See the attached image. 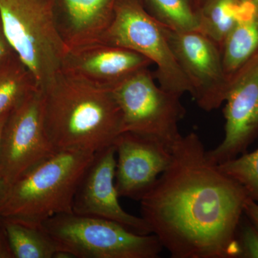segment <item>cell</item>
<instances>
[{
	"mask_svg": "<svg viewBox=\"0 0 258 258\" xmlns=\"http://www.w3.org/2000/svg\"><path fill=\"white\" fill-rule=\"evenodd\" d=\"M42 225L57 244L55 257L157 258L163 249L154 234L140 235L117 222L74 212Z\"/></svg>",
	"mask_w": 258,
	"mask_h": 258,
	"instance_id": "cell-5",
	"label": "cell"
},
{
	"mask_svg": "<svg viewBox=\"0 0 258 258\" xmlns=\"http://www.w3.org/2000/svg\"><path fill=\"white\" fill-rule=\"evenodd\" d=\"M249 198L190 133L173 146L167 169L139 200L141 217L173 258H238Z\"/></svg>",
	"mask_w": 258,
	"mask_h": 258,
	"instance_id": "cell-1",
	"label": "cell"
},
{
	"mask_svg": "<svg viewBox=\"0 0 258 258\" xmlns=\"http://www.w3.org/2000/svg\"><path fill=\"white\" fill-rule=\"evenodd\" d=\"M100 42L128 49L157 66L159 86L182 96L191 87L171 50L165 28L146 10L140 0H117L113 20Z\"/></svg>",
	"mask_w": 258,
	"mask_h": 258,
	"instance_id": "cell-6",
	"label": "cell"
},
{
	"mask_svg": "<svg viewBox=\"0 0 258 258\" xmlns=\"http://www.w3.org/2000/svg\"><path fill=\"white\" fill-rule=\"evenodd\" d=\"M225 102V137L207 152L217 165L247 152L257 138L258 52L231 78Z\"/></svg>",
	"mask_w": 258,
	"mask_h": 258,
	"instance_id": "cell-10",
	"label": "cell"
},
{
	"mask_svg": "<svg viewBox=\"0 0 258 258\" xmlns=\"http://www.w3.org/2000/svg\"><path fill=\"white\" fill-rule=\"evenodd\" d=\"M56 152L45 132L38 88L10 112L5 122L0 142L3 191Z\"/></svg>",
	"mask_w": 258,
	"mask_h": 258,
	"instance_id": "cell-8",
	"label": "cell"
},
{
	"mask_svg": "<svg viewBox=\"0 0 258 258\" xmlns=\"http://www.w3.org/2000/svg\"><path fill=\"white\" fill-rule=\"evenodd\" d=\"M239 1L250 5L258 14V0H239Z\"/></svg>",
	"mask_w": 258,
	"mask_h": 258,
	"instance_id": "cell-26",
	"label": "cell"
},
{
	"mask_svg": "<svg viewBox=\"0 0 258 258\" xmlns=\"http://www.w3.org/2000/svg\"><path fill=\"white\" fill-rule=\"evenodd\" d=\"M10 113H6V114L2 115L0 116V142H1V137L2 133H3V128H4V125L5 122H6L7 118H8V115H9ZM3 191V181H2L1 178V174H0V196H1L2 193Z\"/></svg>",
	"mask_w": 258,
	"mask_h": 258,
	"instance_id": "cell-25",
	"label": "cell"
},
{
	"mask_svg": "<svg viewBox=\"0 0 258 258\" xmlns=\"http://www.w3.org/2000/svg\"><path fill=\"white\" fill-rule=\"evenodd\" d=\"M1 222L15 258H53L58 252L57 244L43 225H25L8 220Z\"/></svg>",
	"mask_w": 258,
	"mask_h": 258,
	"instance_id": "cell-17",
	"label": "cell"
},
{
	"mask_svg": "<svg viewBox=\"0 0 258 258\" xmlns=\"http://www.w3.org/2000/svg\"><path fill=\"white\" fill-rule=\"evenodd\" d=\"M173 54L191 87L199 106L211 111L225 101L230 78L220 47L198 30L175 31L165 28Z\"/></svg>",
	"mask_w": 258,
	"mask_h": 258,
	"instance_id": "cell-9",
	"label": "cell"
},
{
	"mask_svg": "<svg viewBox=\"0 0 258 258\" xmlns=\"http://www.w3.org/2000/svg\"><path fill=\"white\" fill-rule=\"evenodd\" d=\"M7 40L43 89L60 74L67 47L56 19V0H0Z\"/></svg>",
	"mask_w": 258,
	"mask_h": 258,
	"instance_id": "cell-4",
	"label": "cell"
},
{
	"mask_svg": "<svg viewBox=\"0 0 258 258\" xmlns=\"http://www.w3.org/2000/svg\"><path fill=\"white\" fill-rule=\"evenodd\" d=\"M3 230V225H2L1 220H0V231Z\"/></svg>",
	"mask_w": 258,
	"mask_h": 258,
	"instance_id": "cell-27",
	"label": "cell"
},
{
	"mask_svg": "<svg viewBox=\"0 0 258 258\" xmlns=\"http://www.w3.org/2000/svg\"><path fill=\"white\" fill-rule=\"evenodd\" d=\"M115 184L122 198L140 200L171 160V149L157 139L123 132L115 140Z\"/></svg>",
	"mask_w": 258,
	"mask_h": 258,
	"instance_id": "cell-12",
	"label": "cell"
},
{
	"mask_svg": "<svg viewBox=\"0 0 258 258\" xmlns=\"http://www.w3.org/2000/svg\"><path fill=\"white\" fill-rule=\"evenodd\" d=\"M220 51L230 80L258 52V14L251 5L227 34Z\"/></svg>",
	"mask_w": 258,
	"mask_h": 258,
	"instance_id": "cell-15",
	"label": "cell"
},
{
	"mask_svg": "<svg viewBox=\"0 0 258 258\" xmlns=\"http://www.w3.org/2000/svg\"><path fill=\"white\" fill-rule=\"evenodd\" d=\"M249 5L239 0H198V31L220 48Z\"/></svg>",
	"mask_w": 258,
	"mask_h": 258,
	"instance_id": "cell-16",
	"label": "cell"
},
{
	"mask_svg": "<svg viewBox=\"0 0 258 258\" xmlns=\"http://www.w3.org/2000/svg\"><path fill=\"white\" fill-rule=\"evenodd\" d=\"M117 0H56L57 27L67 51L99 41L113 20Z\"/></svg>",
	"mask_w": 258,
	"mask_h": 258,
	"instance_id": "cell-14",
	"label": "cell"
},
{
	"mask_svg": "<svg viewBox=\"0 0 258 258\" xmlns=\"http://www.w3.org/2000/svg\"><path fill=\"white\" fill-rule=\"evenodd\" d=\"M0 258H15L8 243L5 231H0Z\"/></svg>",
	"mask_w": 258,
	"mask_h": 258,
	"instance_id": "cell-24",
	"label": "cell"
},
{
	"mask_svg": "<svg viewBox=\"0 0 258 258\" xmlns=\"http://www.w3.org/2000/svg\"><path fill=\"white\" fill-rule=\"evenodd\" d=\"M41 91L44 126L57 152H100L122 133L121 111L111 90L60 72Z\"/></svg>",
	"mask_w": 258,
	"mask_h": 258,
	"instance_id": "cell-2",
	"label": "cell"
},
{
	"mask_svg": "<svg viewBox=\"0 0 258 258\" xmlns=\"http://www.w3.org/2000/svg\"><path fill=\"white\" fill-rule=\"evenodd\" d=\"M164 28L175 31L198 30V0H140Z\"/></svg>",
	"mask_w": 258,
	"mask_h": 258,
	"instance_id": "cell-19",
	"label": "cell"
},
{
	"mask_svg": "<svg viewBox=\"0 0 258 258\" xmlns=\"http://www.w3.org/2000/svg\"><path fill=\"white\" fill-rule=\"evenodd\" d=\"M115 167L114 145L95 154L75 195L73 212L117 222L140 235L152 234L142 217L131 215L120 205L115 184Z\"/></svg>",
	"mask_w": 258,
	"mask_h": 258,
	"instance_id": "cell-11",
	"label": "cell"
},
{
	"mask_svg": "<svg viewBox=\"0 0 258 258\" xmlns=\"http://www.w3.org/2000/svg\"><path fill=\"white\" fill-rule=\"evenodd\" d=\"M244 215L258 230V203L249 198L244 205Z\"/></svg>",
	"mask_w": 258,
	"mask_h": 258,
	"instance_id": "cell-22",
	"label": "cell"
},
{
	"mask_svg": "<svg viewBox=\"0 0 258 258\" xmlns=\"http://www.w3.org/2000/svg\"><path fill=\"white\" fill-rule=\"evenodd\" d=\"M33 75L15 52L0 62V116L38 89Z\"/></svg>",
	"mask_w": 258,
	"mask_h": 258,
	"instance_id": "cell-18",
	"label": "cell"
},
{
	"mask_svg": "<svg viewBox=\"0 0 258 258\" xmlns=\"http://www.w3.org/2000/svg\"><path fill=\"white\" fill-rule=\"evenodd\" d=\"M122 115V133L151 137L171 149L181 137L186 110L181 96L158 86L149 68L129 76L111 90Z\"/></svg>",
	"mask_w": 258,
	"mask_h": 258,
	"instance_id": "cell-7",
	"label": "cell"
},
{
	"mask_svg": "<svg viewBox=\"0 0 258 258\" xmlns=\"http://www.w3.org/2000/svg\"><path fill=\"white\" fill-rule=\"evenodd\" d=\"M237 240L241 258H258V230L246 217L245 220L242 218L241 221Z\"/></svg>",
	"mask_w": 258,
	"mask_h": 258,
	"instance_id": "cell-21",
	"label": "cell"
},
{
	"mask_svg": "<svg viewBox=\"0 0 258 258\" xmlns=\"http://www.w3.org/2000/svg\"><path fill=\"white\" fill-rule=\"evenodd\" d=\"M218 166L244 188L251 200L258 203V149L244 153Z\"/></svg>",
	"mask_w": 258,
	"mask_h": 258,
	"instance_id": "cell-20",
	"label": "cell"
},
{
	"mask_svg": "<svg viewBox=\"0 0 258 258\" xmlns=\"http://www.w3.org/2000/svg\"><path fill=\"white\" fill-rule=\"evenodd\" d=\"M95 154L60 151L24 174L0 196V219L41 226L73 212L75 195Z\"/></svg>",
	"mask_w": 258,
	"mask_h": 258,
	"instance_id": "cell-3",
	"label": "cell"
},
{
	"mask_svg": "<svg viewBox=\"0 0 258 258\" xmlns=\"http://www.w3.org/2000/svg\"><path fill=\"white\" fill-rule=\"evenodd\" d=\"M13 52H15V51L12 48L11 45L5 37L1 21H0V62L9 57Z\"/></svg>",
	"mask_w": 258,
	"mask_h": 258,
	"instance_id": "cell-23",
	"label": "cell"
},
{
	"mask_svg": "<svg viewBox=\"0 0 258 258\" xmlns=\"http://www.w3.org/2000/svg\"><path fill=\"white\" fill-rule=\"evenodd\" d=\"M152 64V61L134 51L97 41L68 50L61 73L96 87L111 90Z\"/></svg>",
	"mask_w": 258,
	"mask_h": 258,
	"instance_id": "cell-13",
	"label": "cell"
}]
</instances>
